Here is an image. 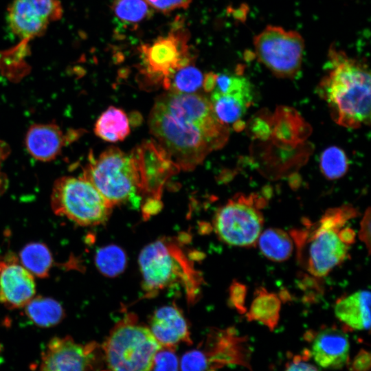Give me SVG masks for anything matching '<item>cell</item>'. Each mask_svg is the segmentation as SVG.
Listing matches in <instances>:
<instances>
[{
  "mask_svg": "<svg viewBox=\"0 0 371 371\" xmlns=\"http://www.w3.org/2000/svg\"><path fill=\"white\" fill-rule=\"evenodd\" d=\"M148 126L157 143L180 170H193L227 143L229 131L203 95L168 91L156 99Z\"/></svg>",
  "mask_w": 371,
  "mask_h": 371,
  "instance_id": "obj_1",
  "label": "cell"
},
{
  "mask_svg": "<svg viewBox=\"0 0 371 371\" xmlns=\"http://www.w3.org/2000/svg\"><path fill=\"white\" fill-rule=\"evenodd\" d=\"M370 72L365 61L331 45L326 70L317 92L326 102L337 124L355 129L370 124Z\"/></svg>",
  "mask_w": 371,
  "mask_h": 371,
  "instance_id": "obj_2",
  "label": "cell"
},
{
  "mask_svg": "<svg viewBox=\"0 0 371 371\" xmlns=\"http://www.w3.org/2000/svg\"><path fill=\"white\" fill-rule=\"evenodd\" d=\"M356 214L349 205L329 209L317 223L291 232L299 262L309 273L324 277L344 261L350 245L342 240L340 230Z\"/></svg>",
  "mask_w": 371,
  "mask_h": 371,
  "instance_id": "obj_3",
  "label": "cell"
},
{
  "mask_svg": "<svg viewBox=\"0 0 371 371\" xmlns=\"http://www.w3.org/2000/svg\"><path fill=\"white\" fill-rule=\"evenodd\" d=\"M139 264L142 288L146 297L179 284L184 289L188 302L193 303L201 292L202 278L178 241L162 238L146 246Z\"/></svg>",
  "mask_w": 371,
  "mask_h": 371,
  "instance_id": "obj_4",
  "label": "cell"
},
{
  "mask_svg": "<svg viewBox=\"0 0 371 371\" xmlns=\"http://www.w3.org/2000/svg\"><path fill=\"white\" fill-rule=\"evenodd\" d=\"M82 177L96 188L111 207L126 203L139 204L142 196L131 153L111 146L97 158L91 154Z\"/></svg>",
  "mask_w": 371,
  "mask_h": 371,
  "instance_id": "obj_5",
  "label": "cell"
},
{
  "mask_svg": "<svg viewBox=\"0 0 371 371\" xmlns=\"http://www.w3.org/2000/svg\"><path fill=\"white\" fill-rule=\"evenodd\" d=\"M161 348L150 329L137 324L131 314L115 326L105 346L111 371H150Z\"/></svg>",
  "mask_w": 371,
  "mask_h": 371,
  "instance_id": "obj_6",
  "label": "cell"
},
{
  "mask_svg": "<svg viewBox=\"0 0 371 371\" xmlns=\"http://www.w3.org/2000/svg\"><path fill=\"white\" fill-rule=\"evenodd\" d=\"M54 212L82 226L104 223L113 207L82 177H62L54 183L51 196Z\"/></svg>",
  "mask_w": 371,
  "mask_h": 371,
  "instance_id": "obj_7",
  "label": "cell"
},
{
  "mask_svg": "<svg viewBox=\"0 0 371 371\" xmlns=\"http://www.w3.org/2000/svg\"><path fill=\"white\" fill-rule=\"evenodd\" d=\"M264 199L257 194H238L219 207L213 219L217 236L236 247H250L257 243L264 218L261 208Z\"/></svg>",
  "mask_w": 371,
  "mask_h": 371,
  "instance_id": "obj_8",
  "label": "cell"
},
{
  "mask_svg": "<svg viewBox=\"0 0 371 371\" xmlns=\"http://www.w3.org/2000/svg\"><path fill=\"white\" fill-rule=\"evenodd\" d=\"M253 45L258 60L277 78L291 79L299 74L305 49L300 32L268 25L254 37Z\"/></svg>",
  "mask_w": 371,
  "mask_h": 371,
  "instance_id": "obj_9",
  "label": "cell"
},
{
  "mask_svg": "<svg viewBox=\"0 0 371 371\" xmlns=\"http://www.w3.org/2000/svg\"><path fill=\"white\" fill-rule=\"evenodd\" d=\"M189 49L188 36L181 30H172L152 43L142 45L144 74L163 86L175 71L191 63Z\"/></svg>",
  "mask_w": 371,
  "mask_h": 371,
  "instance_id": "obj_10",
  "label": "cell"
},
{
  "mask_svg": "<svg viewBox=\"0 0 371 371\" xmlns=\"http://www.w3.org/2000/svg\"><path fill=\"white\" fill-rule=\"evenodd\" d=\"M141 196L161 201L166 182L180 169L155 141H146L131 153Z\"/></svg>",
  "mask_w": 371,
  "mask_h": 371,
  "instance_id": "obj_11",
  "label": "cell"
},
{
  "mask_svg": "<svg viewBox=\"0 0 371 371\" xmlns=\"http://www.w3.org/2000/svg\"><path fill=\"white\" fill-rule=\"evenodd\" d=\"M62 14L59 0H12L8 10V22L12 32L26 41L41 36Z\"/></svg>",
  "mask_w": 371,
  "mask_h": 371,
  "instance_id": "obj_12",
  "label": "cell"
},
{
  "mask_svg": "<svg viewBox=\"0 0 371 371\" xmlns=\"http://www.w3.org/2000/svg\"><path fill=\"white\" fill-rule=\"evenodd\" d=\"M34 276L14 256L0 260V302L10 309L24 307L35 295Z\"/></svg>",
  "mask_w": 371,
  "mask_h": 371,
  "instance_id": "obj_13",
  "label": "cell"
},
{
  "mask_svg": "<svg viewBox=\"0 0 371 371\" xmlns=\"http://www.w3.org/2000/svg\"><path fill=\"white\" fill-rule=\"evenodd\" d=\"M88 348L69 336L54 337L43 355L41 370L87 371L91 357Z\"/></svg>",
  "mask_w": 371,
  "mask_h": 371,
  "instance_id": "obj_14",
  "label": "cell"
},
{
  "mask_svg": "<svg viewBox=\"0 0 371 371\" xmlns=\"http://www.w3.org/2000/svg\"><path fill=\"white\" fill-rule=\"evenodd\" d=\"M250 82L239 75L225 93L213 90L210 102L217 118L223 124H236L241 120L253 102Z\"/></svg>",
  "mask_w": 371,
  "mask_h": 371,
  "instance_id": "obj_15",
  "label": "cell"
},
{
  "mask_svg": "<svg viewBox=\"0 0 371 371\" xmlns=\"http://www.w3.org/2000/svg\"><path fill=\"white\" fill-rule=\"evenodd\" d=\"M349 349L347 335L338 328L331 327L317 334L312 344L311 354L320 367L338 369L346 363Z\"/></svg>",
  "mask_w": 371,
  "mask_h": 371,
  "instance_id": "obj_16",
  "label": "cell"
},
{
  "mask_svg": "<svg viewBox=\"0 0 371 371\" xmlns=\"http://www.w3.org/2000/svg\"><path fill=\"white\" fill-rule=\"evenodd\" d=\"M75 135H65L53 124L32 126L25 136V145L29 153L36 159L48 161L55 159L66 143Z\"/></svg>",
  "mask_w": 371,
  "mask_h": 371,
  "instance_id": "obj_17",
  "label": "cell"
},
{
  "mask_svg": "<svg viewBox=\"0 0 371 371\" xmlns=\"http://www.w3.org/2000/svg\"><path fill=\"white\" fill-rule=\"evenodd\" d=\"M150 330L161 345L165 346L176 344L189 336L186 320L175 304L162 306L155 311Z\"/></svg>",
  "mask_w": 371,
  "mask_h": 371,
  "instance_id": "obj_18",
  "label": "cell"
},
{
  "mask_svg": "<svg viewBox=\"0 0 371 371\" xmlns=\"http://www.w3.org/2000/svg\"><path fill=\"white\" fill-rule=\"evenodd\" d=\"M370 293L360 290L340 298L335 305L337 317L355 330H369L370 326Z\"/></svg>",
  "mask_w": 371,
  "mask_h": 371,
  "instance_id": "obj_19",
  "label": "cell"
},
{
  "mask_svg": "<svg viewBox=\"0 0 371 371\" xmlns=\"http://www.w3.org/2000/svg\"><path fill=\"white\" fill-rule=\"evenodd\" d=\"M94 132L109 142L123 141L130 133L129 120L123 110L111 106L97 120Z\"/></svg>",
  "mask_w": 371,
  "mask_h": 371,
  "instance_id": "obj_20",
  "label": "cell"
},
{
  "mask_svg": "<svg viewBox=\"0 0 371 371\" xmlns=\"http://www.w3.org/2000/svg\"><path fill=\"white\" fill-rule=\"evenodd\" d=\"M280 304L277 295L260 288L256 292L247 317L250 321H257L273 330L279 320Z\"/></svg>",
  "mask_w": 371,
  "mask_h": 371,
  "instance_id": "obj_21",
  "label": "cell"
},
{
  "mask_svg": "<svg viewBox=\"0 0 371 371\" xmlns=\"http://www.w3.org/2000/svg\"><path fill=\"white\" fill-rule=\"evenodd\" d=\"M293 238L288 233L278 228H269L260 233L257 243L261 253L268 259L282 262L292 254Z\"/></svg>",
  "mask_w": 371,
  "mask_h": 371,
  "instance_id": "obj_22",
  "label": "cell"
},
{
  "mask_svg": "<svg viewBox=\"0 0 371 371\" xmlns=\"http://www.w3.org/2000/svg\"><path fill=\"white\" fill-rule=\"evenodd\" d=\"M24 308L28 318L36 325L43 328L58 324L65 315L61 304L47 297H34Z\"/></svg>",
  "mask_w": 371,
  "mask_h": 371,
  "instance_id": "obj_23",
  "label": "cell"
},
{
  "mask_svg": "<svg viewBox=\"0 0 371 371\" xmlns=\"http://www.w3.org/2000/svg\"><path fill=\"white\" fill-rule=\"evenodd\" d=\"M19 258L21 265L33 276L46 278L53 265L52 255L44 243L34 242L25 245Z\"/></svg>",
  "mask_w": 371,
  "mask_h": 371,
  "instance_id": "obj_24",
  "label": "cell"
},
{
  "mask_svg": "<svg viewBox=\"0 0 371 371\" xmlns=\"http://www.w3.org/2000/svg\"><path fill=\"white\" fill-rule=\"evenodd\" d=\"M203 78L201 71L190 64L175 71L163 87L168 91L191 93L202 87Z\"/></svg>",
  "mask_w": 371,
  "mask_h": 371,
  "instance_id": "obj_25",
  "label": "cell"
},
{
  "mask_svg": "<svg viewBox=\"0 0 371 371\" xmlns=\"http://www.w3.org/2000/svg\"><path fill=\"white\" fill-rule=\"evenodd\" d=\"M95 261L98 269L103 275L113 277L125 269L126 256L120 247L110 245L98 250Z\"/></svg>",
  "mask_w": 371,
  "mask_h": 371,
  "instance_id": "obj_26",
  "label": "cell"
},
{
  "mask_svg": "<svg viewBox=\"0 0 371 371\" xmlns=\"http://www.w3.org/2000/svg\"><path fill=\"white\" fill-rule=\"evenodd\" d=\"M319 166L324 176L328 179L335 180L345 175L348 170L349 163L341 148L330 146L322 153Z\"/></svg>",
  "mask_w": 371,
  "mask_h": 371,
  "instance_id": "obj_27",
  "label": "cell"
},
{
  "mask_svg": "<svg viewBox=\"0 0 371 371\" xmlns=\"http://www.w3.org/2000/svg\"><path fill=\"white\" fill-rule=\"evenodd\" d=\"M113 9L116 16L127 23L140 22L149 14L148 5L144 0H115Z\"/></svg>",
  "mask_w": 371,
  "mask_h": 371,
  "instance_id": "obj_28",
  "label": "cell"
},
{
  "mask_svg": "<svg viewBox=\"0 0 371 371\" xmlns=\"http://www.w3.org/2000/svg\"><path fill=\"white\" fill-rule=\"evenodd\" d=\"M181 366L182 371H205L207 361L202 352L194 350L183 357Z\"/></svg>",
  "mask_w": 371,
  "mask_h": 371,
  "instance_id": "obj_29",
  "label": "cell"
},
{
  "mask_svg": "<svg viewBox=\"0 0 371 371\" xmlns=\"http://www.w3.org/2000/svg\"><path fill=\"white\" fill-rule=\"evenodd\" d=\"M153 367L154 371H178V361L172 352L164 351L157 353Z\"/></svg>",
  "mask_w": 371,
  "mask_h": 371,
  "instance_id": "obj_30",
  "label": "cell"
},
{
  "mask_svg": "<svg viewBox=\"0 0 371 371\" xmlns=\"http://www.w3.org/2000/svg\"><path fill=\"white\" fill-rule=\"evenodd\" d=\"M157 10L168 12L176 9L186 8L191 0H144Z\"/></svg>",
  "mask_w": 371,
  "mask_h": 371,
  "instance_id": "obj_31",
  "label": "cell"
},
{
  "mask_svg": "<svg viewBox=\"0 0 371 371\" xmlns=\"http://www.w3.org/2000/svg\"><path fill=\"white\" fill-rule=\"evenodd\" d=\"M246 289L240 283L235 282L231 289V301L234 306L240 312H246L245 308Z\"/></svg>",
  "mask_w": 371,
  "mask_h": 371,
  "instance_id": "obj_32",
  "label": "cell"
},
{
  "mask_svg": "<svg viewBox=\"0 0 371 371\" xmlns=\"http://www.w3.org/2000/svg\"><path fill=\"white\" fill-rule=\"evenodd\" d=\"M370 210L368 208L363 215L361 223L359 236L368 249V252H370Z\"/></svg>",
  "mask_w": 371,
  "mask_h": 371,
  "instance_id": "obj_33",
  "label": "cell"
},
{
  "mask_svg": "<svg viewBox=\"0 0 371 371\" xmlns=\"http://www.w3.org/2000/svg\"><path fill=\"white\" fill-rule=\"evenodd\" d=\"M370 368V355L364 350L355 357L351 365L350 371H368Z\"/></svg>",
  "mask_w": 371,
  "mask_h": 371,
  "instance_id": "obj_34",
  "label": "cell"
},
{
  "mask_svg": "<svg viewBox=\"0 0 371 371\" xmlns=\"http://www.w3.org/2000/svg\"><path fill=\"white\" fill-rule=\"evenodd\" d=\"M285 371H319L313 364L303 361H295Z\"/></svg>",
  "mask_w": 371,
  "mask_h": 371,
  "instance_id": "obj_35",
  "label": "cell"
},
{
  "mask_svg": "<svg viewBox=\"0 0 371 371\" xmlns=\"http://www.w3.org/2000/svg\"><path fill=\"white\" fill-rule=\"evenodd\" d=\"M216 74L213 72L207 73L203 78V87L206 92H211L214 90L216 84Z\"/></svg>",
  "mask_w": 371,
  "mask_h": 371,
  "instance_id": "obj_36",
  "label": "cell"
}]
</instances>
